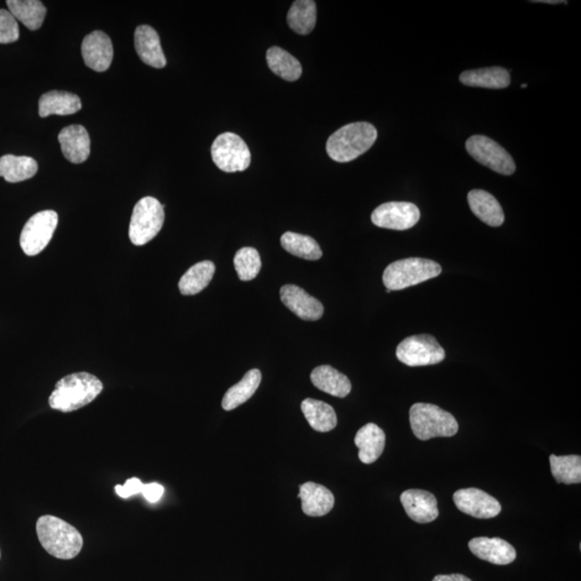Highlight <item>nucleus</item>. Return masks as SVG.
<instances>
[{
    "instance_id": "nucleus-18",
    "label": "nucleus",
    "mask_w": 581,
    "mask_h": 581,
    "mask_svg": "<svg viewBox=\"0 0 581 581\" xmlns=\"http://www.w3.org/2000/svg\"><path fill=\"white\" fill-rule=\"evenodd\" d=\"M135 48L145 64L154 68H164L166 57L162 49L160 36L149 25H140L135 31Z\"/></svg>"
},
{
    "instance_id": "nucleus-36",
    "label": "nucleus",
    "mask_w": 581,
    "mask_h": 581,
    "mask_svg": "<svg viewBox=\"0 0 581 581\" xmlns=\"http://www.w3.org/2000/svg\"><path fill=\"white\" fill-rule=\"evenodd\" d=\"M144 484L139 478H129L123 486H115V494L122 499H129V497L139 494L143 492Z\"/></svg>"
},
{
    "instance_id": "nucleus-40",
    "label": "nucleus",
    "mask_w": 581,
    "mask_h": 581,
    "mask_svg": "<svg viewBox=\"0 0 581 581\" xmlns=\"http://www.w3.org/2000/svg\"><path fill=\"white\" fill-rule=\"evenodd\" d=\"M527 87V85H522V86H521V87H523V88H525V87Z\"/></svg>"
},
{
    "instance_id": "nucleus-34",
    "label": "nucleus",
    "mask_w": 581,
    "mask_h": 581,
    "mask_svg": "<svg viewBox=\"0 0 581 581\" xmlns=\"http://www.w3.org/2000/svg\"><path fill=\"white\" fill-rule=\"evenodd\" d=\"M234 266L240 280L254 279L259 275L261 267L259 251L251 247L239 249L235 254Z\"/></svg>"
},
{
    "instance_id": "nucleus-30",
    "label": "nucleus",
    "mask_w": 581,
    "mask_h": 581,
    "mask_svg": "<svg viewBox=\"0 0 581 581\" xmlns=\"http://www.w3.org/2000/svg\"><path fill=\"white\" fill-rule=\"evenodd\" d=\"M7 6L15 20L30 30H37L44 24L46 15L45 4L38 0H8Z\"/></svg>"
},
{
    "instance_id": "nucleus-38",
    "label": "nucleus",
    "mask_w": 581,
    "mask_h": 581,
    "mask_svg": "<svg viewBox=\"0 0 581 581\" xmlns=\"http://www.w3.org/2000/svg\"><path fill=\"white\" fill-rule=\"evenodd\" d=\"M432 581H473L461 574L437 575Z\"/></svg>"
},
{
    "instance_id": "nucleus-17",
    "label": "nucleus",
    "mask_w": 581,
    "mask_h": 581,
    "mask_svg": "<svg viewBox=\"0 0 581 581\" xmlns=\"http://www.w3.org/2000/svg\"><path fill=\"white\" fill-rule=\"evenodd\" d=\"M59 141L62 154L73 164L86 162L91 154V140L82 125H70L61 130Z\"/></svg>"
},
{
    "instance_id": "nucleus-35",
    "label": "nucleus",
    "mask_w": 581,
    "mask_h": 581,
    "mask_svg": "<svg viewBox=\"0 0 581 581\" xmlns=\"http://www.w3.org/2000/svg\"><path fill=\"white\" fill-rule=\"evenodd\" d=\"M20 29L18 21L9 10H0V44L15 43L19 39Z\"/></svg>"
},
{
    "instance_id": "nucleus-20",
    "label": "nucleus",
    "mask_w": 581,
    "mask_h": 581,
    "mask_svg": "<svg viewBox=\"0 0 581 581\" xmlns=\"http://www.w3.org/2000/svg\"><path fill=\"white\" fill-rule=\"evenodd\" d=\"M359 449V459L364 464L376 462L381 457L386 447V434L375 423L366 424L361 427L354 438Z\"/></svg>"
},
{
    "instance_id": "nucleus-29",
    "label": "nucleus",
    "mask_w": 581,
    "mask_h": 581,
    "mask_svg": "<svg viewBox=\"0 0 581 581\" xmlns=\"http://www.w3.org/2000/svg\"><path fill=\"white\" fill-rule=\"evenodd\" d=\"M216 266L211 261H203L193 265L179 281V290L183 295H195L205 290L213 278Z\"/></svg>"
},
{
    "instance_id": "nucleus-37",
    "label": "nucleus",
    "mask_w": 581,
    "mask_h": 581,
    "mask_svg": "<svg viewBox=\"0 0 581 581\" xmlns=\"http://www.w3.org/2000/svg\"><path fill=\"white\" fill-rule=\"evenodd\" d=\"M141 494H143L146 501L156 502L161 500L162 496H163L164 486L156 483L146 484L144 485V489Z\"/></svg>"
},
{
    "instance_id": "nucleus-5",
    "label": "nucleus",
    "mask_w": 581,
    "mask_h": 581,
    "mask_svg": "<svg viewBox=\"0 0 581 581\" xmlns=\"http://www.w3.org/2000/svg\"><path fill=\"white\" fill-rule=\"evenodd\" d=\"M442 274V266L436 261L410 258L394 261L386 267L382 280L387 290L401 291L436 278Z\"/></svg>"
},
{
    "instance_id": "nucleus-33",
    "label": "nucleus",
    "mask_w": 581,
    "mask_h": 581,
    "mask_svg": "<svg viewBox=\"0 0 581 581\" xmlns=\"http://www.w3.org/2000/svg\"><path fill=\"white\" fill-rule=\"evenodd\" d=\"M551 469L558 484L575 485L581 483V457L580 455L552 454Z\"/></svg>"
},
{
    "instance_id": "nucleus-8",
    "label": "nucleus",
    "mask_w": 581,
    "mask_h": 581,
    "mask_svg": "<svg viewBox=\"0 0 581 581\" xmlns=\"http://www.w3.org/2000/svg\"><path fill=\"white\" fill-rule=\"evenodd\" d=\"M213 163L224 172L244 171L251 164V154L247 144L234 133L219 135L212 146Z\"/></svg>"
},
{
    "instance_id": "nucleus-12",
    "label": "nucleus",
    "mask_w": 581,
    "mask_h": 581,
    "mask_svg": "<svg viewBox=\"0 0 581 581\" xmlns=\"http://www.w3.org/2000/svg\"><path fill=\"white\" fill-rule=\"evenodd\" d=\"M458 510L478 519H491L500 515V502L486 492L476 488L461 489L453 494Z\"/></svg>"
},
{
    "instance_id": "nucleus-28",
    "label": "nucleus",
    "mask_w": 581,
    "mask_h": 581,
    "mask_svg": "<svg viewBox=\"0 0 581 581\" xmlns=\"http://www.w3.org/2000/svg\"><path fill=\"white\" fill-rule=\"evenodd\" d=\"M266 60L270 70L282 79L289 82L300 79L303 72L301 62L289 52L279 46H271L267 51Z\"/></svg>"
},
{
    "instance_id": "nucleus-22",
    "label": "nucleus",
    "mask_w": 581,
    "mask_h": 581,
    "mask_svg": "<svg viewBox=\"0 0 581 581\" xmlns=\"http://www.w3.org/2000/svg\"><path fill=\"white\" fill-rule=\"evenodd\" d=\"M311 379L317 389L340 399L349 395L353 389L352 381L348 377L329 365L318 366L312 370Z\"/></svg>"
},
{
    "instance_id": "nucleus-6",
    "label": "nucleus",
    "mask_w": 581,
    "mask_h": 581,
    "mask_svg": "<svg viewBox=\"0 0 581 581\" xmlns=\"http://www.w3.org/2000/svg\"><path fill=\"white\" fill-rule=\"evenodd\" d=\"M164 206L154 197L146 196L136 203L129 224V239L135 245L151 242L163 228Z\"/></svg>"
},
{
    "instance_id": "nucleus-26",
    "label": "nucleus",
    "mask_w": 581,
    "mask_h": 581,
    "mask_svg": "<svg viewBox=\"0 0 581 581\" xmlns=\"http://www.w3.org/2000/svg\"><path fill=\"white\" fill-rule=\"evenodd\" d=\"M261 381V374L259 369H251L244 376L238 384L230 386L222 400L224 411L235 410L253 396L259 389Z\"/></svg>"
},
{
    "instance_id": "nucleus-32",
    "label": "nucleus",
    "mask_w": 581,
    "mask_h": 581,
    "mask_svg": "<svg viewBox=\"0 0 581 581\" xmlns=\"http://www.w3.org/2000/svg\"><path fill=\"white\" fill-rule=\"evenodd\" d=\"M281 245L287 253L297 258L317 261L322 258V250L315 239L306 235L286 232L282 235Z\"/></svg>"
},
{
    "instance_id": "nucleus-15",
    "label": "nucleus",
    "mask_w": 581,
    "mask_h": 581,
    "mask_svg": "<svg viewBox=\"0 0 581 581\" xmlns=\"http://www.w3.org/2000/svg\"><path fill=\"white\" fill-rule=\"evenodd\" d=\"M403 507L408 517L418 523H430L439 516L438 502L431 492L411 489L401 495Z\"/></svg>"
},
{
    "instance_id": "nucleus-13",
    "label": "nucleus",
    "mask_w": 581,
    "mask_h": 581,
    "mask_svg": "<svg viewBox=\"0 0 581 581\" xmlns=\"http://www.w3.org/2000/svg\"><path fill=\"white\" fill-rule=\"evenodd\" d=\"M81 52L86 65L94 71L109 70L113 59L112 39L101 30L93 31L83 39Z\"/></svg>"
},
{
    "instance_id": "nucleus-16",
    "label": "nucleus",
    "mask_w": 581,
    "mask_h": 581,
    "mask_svg": "<svg viewBox=\"0 0 581 581\" xmlns=\"http://www.w3.org/2000/svg\"><path fill=\"white\" fill-rule=\"evenodd\" d=\"M469 548L474 556L495 565H509L517 558L514 546L499 537L473 538Z\"/></svg>"
},
{
    "instance_id": "nucleus-9",
    "label": "nucleus",
    "mask_w": 581,
    "mask_h": 581,
    "mask_svg": "<svg viewBox=\"0 0 581 581\" xmlns=\"http://www.w3.org/2000/svg\"><path fill=\"white\" fill-rule=\"evenodd\" d=\"M467 150L478 163L501 175L510 176L516 170L514 159L502 145L486 136L475 135L467 141Z\"/></svg>"
},
{
    "instance_id": "nucleus-24",
    "label": "nucleus",
    "mask_w": 581,
    "mask_h": 581,
    "mask_svg": "<svg viewBox=\"0 0 581 581\" xmlns=\"http://www.w3.org/2000/svg\"><path fill=\"white\" fill-rule=\"evenodd\" d=\"M81 99L76 94L51 91L44 94L39 99V115L41 118L52 114L71 115L80 112Z\"/></svg>"
},
{
    "instance_id": "nucleus-4",
    "label": "nucleus",
    "mask_w": 581,
    "mask_h": 581,
    "mask_svg": "<svg viewBox=\"0 0 581 581\" xmlns=\"http://www.w3.org/2000/svg\"><path fill=\"white\" fill-rule=\"evenodd\" d=\"M412 433L420 441L436 437H452L459 432V423L452 413L427 403L413 404L410 411Z\"/></svg>"
},
{
    "instance_id": "nucleus-10",
    "label": "nucleus",
    "mask_w": 581,
    "mask_h": 581,
    "mask_svg": "<svg viewBox=\"0 0 581 581\" xmlns=\"http://www.w3.org/2000/svg\"><path fill=\"white\" fill-rule=\"evenodd\" d=\"M59 224V216L54 211H44L34 214L24 225L21 233L20 245L24 253L35 256L44 251L54 237Z\"/></svg>"
},
{
    "instance_id": "nucleus-11",
    "label": "nucleus",
    "mask_w": 581,
    "mask_h": 581,
    "mask_svg": "<svg viewBox=\"0 0 581 581\" xmlns=\"http://www.w3.org/2000/svg\"><path fill=\"white\" fill-rule=\"evenodd\" d=\"M420 220V211L412 203L390 202L382 203L371 213V222L386 229H410Z\"/></svg>"
},
{
    "instance_id": "nucleus-19",
    "label": "nucleus",
    "mask_w": 581,
    "mask_h": 581,
    "mask_svg": "<svg viewBox=\"0 0 581 581\" xmlns=\"http://www.w3.org/2000/svg\"><path fill=\"white\" fill-rule=\"evenodd\" d=\"M302 510L309 517H322L328 514L335 505V497L326 486L316 483L303 484L300 486Z\"/></svg>"
},
{
    "instance_id": "nucleus-14",
    "label": "nucleus",
    "mask_w": 581,
    "mask_h": 581,
    "mask_svg": "<svg viewBox=\"0 0 581 581\" xmlns=\"http://www.w3.org/2000/svg\"><path fill=\"white\" fill-rule=\"evenodd\" d=\"M281 302L298 318L306 321H317L324 312L322 303L309 295L302 287L286 285L280 290Z\"/></svg>"
},
{
    "instance_id": "nucleus-27",
    "label": "nucleus",
    "mask_w": 581,
    "mask_h": 581,
    "mask_svg": "<svg viewBox=\"0 0 581 581\" xmlns=\"http://www.w3.org/2000/svg\"><path fill=\"white\" fill-rule=\"evenodd\" d=\"M38 171V163L29 156L7 154L0 158V177L12 183L25 181Z\"/></svg>"
},
{
    "instance_id": "nucleus-23",
    "label": "nucleus",
    "mask_w": 581,
    "mask_h": 581,
    "mask_svg": "<svg viewBox=\"0 0 581 581\" xmlns=\"http://www.w3.org/2000/svg\"><path fill=\"white\" fill-rule=\"evenodd\" d=\"M462 85L472 87L506 88L510 86V71L502 67L480 68L461 73Z\"/></svg>"
},
{
    "instance_id": "nucleus-31",
    "label": "nucleus",
    "mask_w": 581,
    "mask_h": 581,
    "mask_svg": "<svg viewBox=\"0 0 581 581\" xmlns=\"http://www.w3.org/2000/svg\"><path fill=\"white\" fill-rule=\"evenodd\" d=\"M287 24L300 35L311 34L317 23V4L313 0H296L287 13Z\"/></svg>"
},
{
    "instance_id": "nucleus-25",
    "label": "nucleus",
    "mask_w": 581,
    "mask_h": 581,
    "mask_svg": "<svg viewBox=\"0 0 581 581\" xmlns=\"http://www.w3.org/2000/svg\"><path fill=\"white\" fill-rule=\"evenodd\" d=\"M302 411L313 430L327 433L337 426V416L334 408L327 403L306 399L302 403Z\"/></svg>"
},
{
    "instance_id": "nucleus-21",
    "label": "nucleus",
    "mask_w": 581,
    "mask_h": 581,
    "mask_svg": "<svg viewBox=\"0 0 581 581\" xmlns=\"http://www.w3.org/2000/svg\"><path fill=\"white\" fill-rule=\"evenodd\" d=\"M468 201L470 211L480 221L492 228H499L504 223V212L492 194L484 190H473L469 193Z\"/></svg>"
},
{
    "instance_id": "nucleus-39",
    "label": "nucleus",
    "mask_w": 581,
    "mask_h": 581,
    "mask_svg": "<svg viewBox=\"0 0 581 581\" xmlns=\"http://www.w3.org/2000/svg\"><path fill=\"white\" fill-rule=\"evenodd\" d=\"M534 3L552 4H568L567 2H561V0H560V2H559V0H556V2H548V0H541V2H536V0H535V2H534Z\"/></svg>"
},
{
    "instance_id": "nucleus-3",
    "label": "nucleus",
    "mask_w": 581,
    "mask_h": 581,
    "mask_svg": "<svg viewBox=\"0 0 581 581\" xmlns=\"http://www.w3.org/2000/svg\"><path fill=\"white\" fill-rule=\"evenodd\" d=\"M378 137L373 124L357 122L344 125L329 136L327 152L333 161L348 163L369 151Z\"/></svg>"
},
{
    "instance_id": "nucleus-1",
    "label": "nucleus",
    "mask_w": 581,
    "mask_h": 581,
    "mask_svg": "<svg viewBox=\"0 0 581 581\" xmlns=\"http://www.w3.org/2000/svg\"><path fill=\"white\" fill-rule=\"evenodd\" d=\"M104 389L103 382L90 373L65 376L55 385L49 404L52 410L71 412L85 407L96 399Z\"/></svg>"
},
{
    "instance_id": "nucleus-2",
    "label": "nucleus",
    "mask_w": 581,
    "mask_h": 581,
    "mask_svg": "<svg viewBox=\"0 0 581 581\" xmlns=\"http://www.w3.org/2000/svg\"><path fill=\"white\" fill-rule=\"evenodd\" d=\"M36 531L41 546L52 557L71 560L82 551L81 533L61 518L51 515L40 517L37 521Z\"/></svg>"
},
{
    "instance_id": "nucleus-7",
    "label": "nucleus",
    "mask_w": 581,
    "mask_h": 581,
    "mask_svg": "<svg viewBox=\"0 0 581 581\" xmlns=\"http://www.w3.org/2000/svg\"><path fill=\"white\" fill-rule=\"evenodd\" d=\"M396 358L411 368L443 362L446 353L432 335L421 334L407 337L397 345Z\"/></svg>"
}]
</instances>
